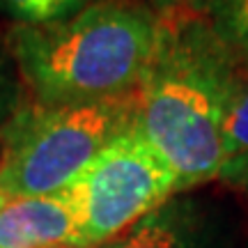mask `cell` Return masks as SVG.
<instances>
[{
	"label": "cell",
	"instance_id": "6",
	"mask_svg": "<svg viewBox=\"0 0 248 248\" xmlns=\"http://www.w3.org/2000/svg\"><path fill=\"white\" fill-rule=\"evenodd\" d=\"M76 221L62 193L5 198L0 202V248L71 246Z\"/></svg>",
	"mask_w": 248,
	"mask_h": 248
},
{
	"label": "cell",
	"instance_id": "8",
	"mask_svg": "<svg viewBox=\"0 0 248 248\" xmlns=\"http://www.w3.org/2000/svg\"><path fill=\"white\" fill-rule=\"evenodd\" d=\"M223 154L225 163L248 154V71H241L232 90L230 106L223 122Z\"/></svg>",
	"mask_w": 248,
	"mask_h": 248
},
{
	"label": "cell",
	"instance_id": "2",
	"mask_svg": "<svg viewBox=\"0 0 248 248\" xmlns=\"http://www.w3.org/2000/svg\"><path fill=\"white\" fill-rule=\"evenodd\" d=\"M159 23L140 5L106 0L53 23H21L9 32V48L37 104H92L138 90Z\"/></svg>",
	"mask_w": 248,
	"mask_h": 248
},
{
	"label": "cell",
	"instance_id": "12",
	"mask_svg": "<svg viewBox=\"0 0 248 248\" xmlns=\"http://www.w3.org/2000/svg\"><path fill=\"white\" fill-rule=\"evenodd\" d=\"M55 248H74V246H55Z\"/></svg>",
	"mask_w": 248,
	"mask_h": 248
},
{
	"label": "cell",
	"instance_id": "14",
	"mask_svg": "<svg viewBox=\"0 0 248 248\" xmlns=\"http://www.w3.org/2000/svg\"><path fill=\"white\" fill-rule=\"evenodd\" d=\"M0 122H2V110H0Z\"/></svg>",
	"mask_w": 248,
	"mask_h": 248
},
{
	"label": "cell",
	"instance_id": "9",
	"mask_svg": "<svg viewBox=\"0 0 248 248\" xmlns=\"http://www.w3.org/2000/svg\"><path fill=\"white\" fill-rule=\"evenodd\" d=\"M0 2L28 26L62 21L88 7V0H0Z\"/></svg>",
	"mask_w": 248,
	"mask_h": 248
},
{
	"label": "cell",
	"instance_id": "15",
	"mask_svg": "<svg viewBox=\"0 0 248 248\" xmlns=\"http://www.w3.org/2000/svg\"><path fill=\"white\" fill-rule=\"evenodd\" d=\"M241 248H248V244H246V246H241Z\"/></svg>",
	"mask_w": 248,
	"mask_h": 248
},
{
	"label": "cell",
	"instance_id": "10",
	"mask_svg": "<svg viewBox=\"0 0 248 248\" xmlns=\"http://www.w3.org/2000/svg\"><path fill=\"white\" fill-rule=\"evenodd\" d=\"M218 179L225 186H230L232 191L248 195V154L228 161L218 172Z\"/></svg>",
	"mask_w": 248,
	"mask_h": 248
},
{
	"label": "cell",
	"instance_id": "5",
	"mask_svg": "<svg viewBox=\"0 0 248 248\" xmlns=\"http://www.w3.org/2000/svg\"><path fill=\"white\" fill-rule=\"evenodd\" d=\"M241 223L214 195L175 193L101 248H234Z\"/></svg>",
	"mask_w": 248,
	"mask_h": 248
},
{
	"label": "cell",
	"instance_id": "3",
	"mask_svg": "<svg viewBox=\"0 0 248 248\" xmlns=\"http://www.w3.org/2000/svg\"><path fill=\"white\" fill-rule=\"evenodd\" d=\"M136 92L74 106L21 110L0 129V193H62L99 152L136 124Z\"/></svg>",
	"mask_w": 248,
	"mask_h": 248
},
{
	"label": "cell",
	"instance_id": "4",
	"mask_svg": "<svg viewBox=\"0 0 248 248\" xmlns=\"http://www.w3.org/2000/svg\"><path fill=\"white\" fill-rule=\"evenodd\" d=\"M179 193L177 177L131 126L108 142L62 195L74 221V248H101Z\"/></svg>",
	"mask_w": 248,
	"mask_h": 248
},
{
	"label": "cell",
	"instance_id": "13",
	"mask_svg": "<svg viewBox=\"0 0 248 248\" xmlns=\"http://www.w3.org/2000/svg\"><path fill=\"white\" fill-rule=\"evenodd\" d=\"M2 200H5V195H2V193H0V202H2Z\"/></svg>",
	"mask_w": 248,
	"mask_h": 248
},
{
	"label": "cell",
	"instance_id": "1",
	"mask_svg": "<svg viewBox=\"0 0 248 248\" xmlns=\"http://www.w3.org/2000/svg\"><path fill=\"white\" fill-rule=\"evenodd\" d=\"M241 71L204 14L166 12L136 90L133 126L172 168L179 193L218 179L225 166L223 122Z\"/></svg>",
	"mask_w": 248,
	"mask_h": 248
},
{
	"label": "cell",
	"instance_id": "7",
	"mask_svg": "<svg viewBox=\"0 0 248 248\" xmlns=\"http://www.w3.org/2000/svg\"><path fill=\"white\" fill-rule=\"evenodd\" d=\"M204 18L241 69L248 71V0H207Z\"/></svg>",
	"mask_w": 248,
	"mask_h": 248
},
{
	"label": "cell",
	"instance_id": "11",
	"mask_svg": "<svg viewBox=\"0 0 248 248\" xmlns=\"http://www.w3.org/2000/svg\"><path fill=\"white\" fill-rule=\"evenodd\" d=\"M152 2L163 12H172V9H186L188 5H193L195 0H152Z\"/></svg>",
	"mask_w": 248,
	"mask_h": 248
}]
</instances>
